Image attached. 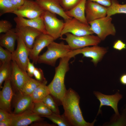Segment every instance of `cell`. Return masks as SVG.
Masks as SVG:
<instances>
[{
  "label": "cell",
  "instance_id": "cell-40",
  "mask_svg": "<svg viewBox=\"0 0 126 126\" xmlns=\"http://www.w3.org/2000/svg\"><path fill=\"white\" fill-rule=\"evenodd\" d=\"M11 117L0 121V126H11Z\"/></svg>",
  "mask_w": 126,
  "mask_h": 126
},
{
  "label": "cell",
  "instance_id": "cell-10",
  "mask_svg": "<svg viewBox=\"0 0 126 126\" xmlns=\"http://www.w3.org/2000/svg\"><path fill=\"white\" fill-rule=\"evenodd\" d=\"M17 41L16 49L12 53V60L15 61L20 68L26 72L30 49L20 37H18Z\"/></svg>",
  "mask_w": 126,
  "mask_h": 126
},
{
  "label": "cell",
  "instance_id": "cell-4",
  "mask_svg": "<svg viewBox=\"0 0 126 126\" xmlns=\"http://www.w3.org/2000/svg\"><path fill=\"white\" fill-rule=\"evenodd\" d=\"M111 17L106 16L88 23L91 30L101 41L108 35H115L116 30Z\"/></svg>",
  "mask_w": 126,
  "mask_h": 126
},
{
  "label": "cell",
  "instance_id": "cell-37",
  "mask_svg": "<svg viewBox=\"0 0 126 126\" xmlns=\"http://www.w3.org/2000/svg\"><path fill=\"white\" fill-rule=\"evenodd\" d=\"M12 114L0 108V121L11 118Z\"/></svg>",
  "mask_w": 126,
  "mask_h": 126
},
{
  "label": "cell",
  "instance_id": "cell-12",
  "mask_svg": "<svg viewBox=\"0 0 126 126\" xmlns=\"http://www.w3.org/2000/svg\"><path fill=\"white\" fill-rule=\"evenodd\" d=\"M54 40L50 35L43 33L36 37L32 48L30 49L29 56V58L34 63L36 64L38 63L39 54L42 49Z\"/></svg>",
  "mask_w": 126,
  "mask_h": 126
},
{
  "label": "cell",
  "instance_id": "cell-29",
  "mask_svg": "<svg viewBox=\"0 0 126 126\" xmlns=\"http://www.w3.org/2000/svg\"><path fill=\"white\" fill-rule=\"evenodd\" d=\"M46 117L53 123L59 126H70V125L62 115L53 113L50 115L42 116Z\"/></svg>",
  "mask_w": 126,
  "mask_h": 126
},
{
  "label": "cell",
  "instance_id": "cell-26",
  "mask_svg": "<svg viewBox=\"0 0 126 126\" xmlns=\"http://www.w3.org/2000/svg\"><path fill=\"white\" fill-rule=\"evenodd\" d=\"M42 82L31 77L25 84L20 93L30 95Z\"/></svg>",
  "mask_w": 126,
  "mask_h": 126
},
{
  "label": "cell",
  "instance_id": "cell-39",
  "mask_svg": "<svg viewBox=\"0 0 126 126\" xmlns=\"http://www.w3.org/2000/svg\"><path fill=\"white\" fill-rule=\"evenodd\" d=\"M14 6L17 9L20 8L24 4L25 0H10Z\"/></svg>",
  "mask_w": 126,
  "mask_h": 126
},
{
  "label": "cell",
  "instance_id": "cell-2",
  "mask_svg": "<svg viewBox=\"0 0 126 126\" xmlns=\"http://www.w3.org/2000/svg\"><path fill=\"white\" fill-rule=\"evenodd\" d=\"M72 58L71 55L68 54L60 59L59 64L55 68L53 79L47 86L50 94L58 105H62L67 91L64 84L65 77L66 73L69 69V61Z\"/></svg>",
  "mask_w": 126,
  "mask_h": 126
},
{
  "label": "cell",
  "instance_id": "cell-25",
  "mask_svg": "<svg viewBox=\"0 0 126 126\" xmlns=\"http://www.w3.org/2000/svg\"><path fill=\"white\" fill-rule=\"evenodd\" d=\"M31 109L34 113L42 116L50 115L52 113L43 101L33 102Z\"/></svg>",
  "mask_w": 126,
  "mask_h": 126
},
{
  "label": "cell",
  "instance_id": "cell-33",
  "mask_svg": "<svg viewBox=\"0 0 126 126\" xmlns=\"http://www.w3.org/2000/svg\"><path fill=\"white\" fill-rule=\"evenodd\" d=\"M12 25L9 21L2 20L0 21V33H5L12 29Z\"/></svg>",
  "mask_w": 126,
  "mask_h": 126
},
{
  "label": "cell",
  "instance_id": "cell-20",
  "mask_svg": "<svg viewBox=\"0 0 126 126\" xmlns=\"http://www.w3.org/2000/svg\"><path fill=\"white\" fill-rule=\"evenodd\" d=\"M18 37L15 28H12L0 36V46L5 48L12 53L15 50V41Z\"/></svg>",
  "mask_w": 126,
  "mask_h": 126
},
{
  "label": "cell",
  "instance_id": "cell-21",
  "mask_svg": "<svg viewBox=\"0 0 126 126\" xmlns=\"http://www.w3.org/2000/svg\"><path fill=\"white\" fill-rule=\"evenodd\" d=\"M19 93L20 96L17 98L15 105L14 113L15 114L21 113L30 108L33 103L30 95Z\"/></svg>",
  "mask_w": 126,
  "mask_h": 126
},
{
  "label": "cell",
  "instance_id": "cell-8",
  "mask_svg": "<svg viewBox=\"0 0 126 126\" xmlns=\"http://www.w3.org/2000/svg\"><path fill=\"white\" fill-rule=\"evenodd\" d=\"M107 52L106 48L95 45L71 50L68 53L73 57L77 54H82L83 57L91 58V61L96 65L101 60Z\"/></svg>",
  "mask_w": 126,
  "mask_h": 126
},
{
  "label": "cell",
  "instance_id": "cell-35",
  "mask_svg": "<svg viewBox=\"0 0 126 126\" xmlns=\"http://www.w3.org/2000/svg\"><path fill=\"white\" fill-rule=\"evenodd\" d=\"M113 48L117 50L121 51L126 49V44L121 40H118L114 43Z\"/></svg>",
  "mask_w": 126,
  "mask_h": 126
},
{
  "label": "cell",
  "instance_id": "cell-3",
  "mask_svg": "<svg viewBox=\"0 0 126 126\" xmlns=\"http://www.w3.org/2000/svg\"><path fill=\"white\" fill-rule=\"evenodd\" d=\"M46 51L39 56L38 63L55 66L57 60L67 55L71 50L69 46L63 42H52L47 46Z\"/></svg>",
  "mask_w": 126,
  "mask_h": 126
},
{
  "label": "cell",
  "instance_id": "cell-1",
  "mask_svg": "<svg viewBox=\"0 0 126 126\" xmlns=\"http://www.w3.org/2000/svg\"><path fill=\"white\" fill-rule=\"evenodd\" d=\"M80 97L78 94L70 88L67 90L62 102L64 112L62 115L70 126H92L96 121L86 122L83 117L79 106Z\"/></svg>",
  "mask_w": 126,
  "mask_h": 126
},
{
  "label": "cell",
  "instance_id": "cell-5",
  "mask_svg": "<svg viewBox=\"0 0 126 126\" xmlns=\"http://www.w3.org/2000/svg\"><path fill=\"white\" fill-rule=\"evenodd\" d=\"M42 16L47 34L54 40L61 37L64 22L58 18L56 14L47 11H44Z\"/></svg>",
  "mask_w": 126,
  "mask_h": 126
},
{
  "label": "cell",
  "instance_id": "cell-41",
  "mask_svg": "<svg viewBox=\"0 0 126 126\" xmlns=\"http://www.w3.org/2000/svg\"><path fill=\"white\" fill-rule=\"evenodd\" d=\"M41 121L37 122L31 125V126H56L54 124H50L46 122H41Z\"/></svg>",
  "mask_w": 126,
  "mask_h": 126
},
{
  "label": "cell",
  "instance_id": "cell-7",
  "mask_svg": "<svg viewBox=\"0 0 126 126\" xmlns=\"http://www.w3.org/2000/svg\"><path fill=\"white\" fill-rule=\"evenodd\" d=\"M64 26L61 33V37L68 33L77 36H82L93 34L89 24L84 23L74 18L64 20Z\"/></svg>",
  "mask_w": 126,
  "mask_h": 126
},
{
  "label": "cell",
  "instance_id": "cell-31",
  "mask_svg": "<svg viewBox=\"0 0 126 126\" xmlns=\"http://www.w3.org/2000/svg\"><path fill=\"white\" fill-rule=\"evenodd\" d=\"M65 11L70 10L77 5L81 0H58Z\"/></svg>",
  "mask_w": 126,
  "mask_h": 126
},
{
  "label": "cell",
  "instance_id": "cell-27",
  "mask_svg": "<svg viewBox=\"0 0 126 126\" xmlns=\"http://www.w3.org/2000/svg\"><path fill=\"white\" fill-rule=\"evenodd\" d=\"M12 71L11 62H5L1 64L0 68V87L2 88L3 83L10 77Z\"/></svg>",
  "mask_w": 126,
  "mask_h": 126
},
{
  "label": "cell",
  "instance_id": "cell-9",
  "mask_svg": "<svg viewBox=\"0 0 126 126\" xmlns=\"http://www.w3.org/2000/svg\"><path fill=\"white\" fill-rule=\"evenodd\" d=\"M44 11L35 0H25L23 5L12 13L17 16L34 19L42 16Z\"/></svg>",
  "mask_w": 126,
  "mask_h": 126
},
{
  "label": "cell",
  "instance_id": "cell-15",
  "mask_svg": "<svg viewBox=\"0 0 126 126\" xmlns=\"http://www.w3.org/2000/svg\"><path fill=\"white\" fill-rule=\"evenodd\" d=\"M94 93L100 102L97 115L101 113L102 107L104 105L111 107L114 110L116 114L119 115L118 105L119 102L122 98V95L121 94L118 92L115 94L111 95L104 94L97 91H94Z\"/></svg>",
  "mask_w": 126,
  "mask_h": 126
},
{
  "label": "cell",
  "instance_id": "cell-30",
  "mask_svg": "<svg viewBox=\"0 0 126 126\" xmlns=\"http://www.w3.org/2000/svg\"><path fill=\"white\" fill-rule=\"evenodd\" d=\"M42 101L53 113L60 114L58 105L50 94L47 96Z\"/></svg>",
  "mask_w": 126,
  "mask_h": 126
},
{
  "label": "cell",
  "instance_id": "cell-13",
  "mask_svg": "<svg viewBox=\"0 0 126 126\" xmlns=\"http://www.w3.org/2000/svg\"><path fill=\"white\" fill-rule=\"evenodd\" d=\"M11 118V126H26L33 122L43 120L40 115L33 112L31 107L21 113L12 114Z\"/></svg>",
  "mask_w": 126,
  "mask_h": 126
},
{
  "label": "cell",
  "instance_id": "cell-17",
  "mask_svg": "<svg viewBox=\"0 0 126 126\" xmlns=\"http://www.w3.org/2000/svg\"><path fill=\"white\" fill-rule=\"evenodd\" d=\"M10 78L5 81L4 86L0 91V108L11 113V103L14 93Z\"/></svg>",
  "mask_w": 126,
  "mask_h": 126
},
{
  "label": "cell",
  "instance_id": "cell-36",
  "mask_svg": "<svg viewBox=\"0 0 126 126\" xmlns=\"http://www.w3.org/2000/svg\"><path fill=\"white\" fill-rule=\"evenodd\" d=\"M34 64L33 62H31L29 59H28L26 68V71L28 76L30 77L34 76V73L35 68Z\"/></svg>",
  "mask_w": 126,
  "mask_h": 126
},
{
  "label": "cell",
  "instance_id": "cell-24",
  "mask_svg": "<svg viewBox=\"0 0 126 126\" xmlns=\"http://www.w3.org/2000/svg\"><path fill=\"white\" fill-rule=\"evenodd\" d=\"M106 8L108 16L111 17L118 14H126V4H120L117 0H111L110 6Z\"/></svg>",
  "mask_w": 126,
  "mask_h": 126
},
{
  "label": "cell",
  "instance_id": "cell-11",
  "mask_svg": "<svg viewBox=\"0 0 126 126\" xmlns=\"http://www.w3.org/2000/svg\"><path fill=\"white\" fill-rule=\"evenodd\" d=\"M11 73L10 80L12 87L20 93L25 83L31 77L26 72L21 69L16 62H11Z\"/></svg>",
  "mask_w": 126,
  "mask_h": 126
},
{
  "label": "cell",
  "instance_id": "cell-28",
  "mask_svg": "<svg viewBox=\"0 0 126 126\" xmlns=\"http://www.w3.org/2000/svg\"><path fill=\"white\" fill-rule=\"evenodd\" d=\"M17 10L10 0H0V16L6 13H12Z\"/></svg>",
  "mask_w": 126,
  "mask_h": 126
},
{
  "label": "cell",
  "instance_id": "cell-19",
  "mask_svg": "<svg viewBox=\"0 0 126 126\" xmlns=\"http://www.w3.org/2000/svg\"><path fill=\"white\" fill-rule=\"evenodd\" d=\"M16 25V27L28 26L36 28L42 33L46 34L42 16L34 19H26L17 16L14 18Z\"/></svg>",
  "mask_w": 126,
  "mask_h": 126
},
{
  "label": "cell",
  "instance_id": "cell-14",
  "mask_svg": "<svg viewBox=\"0 0 126 126\" xmlns=\"http://www.w3.org/2000/svg\"><path fill=\"white\" fill-rule=\"evenodd\" d=\"M85 13L88 23L107 16L106 7L88 0L86 3Z\"/></svg>",
  "mask_w": 126,
  "mask_h": 126
},
{
  "label": "cell",
  "instance_id": "cell-22",
  "mask_svg": "<svg viewBox=\"0 0 126 126\" xmlns=\"http://www.w3.org/2000/svg\"><path fill=\"white\" fill-rule=\"evenodd\" d=\"M87 0H81L77 5L71 9L65 11L66 15L72 18H74L81 22L88 24L85 17V5Z\"/></svg>",
  "mask_w": 126,
  "mask_h": 126
},
{
  "label": "cell",
  "instance_id": "cell-16",
  "mask_svg": "<svg viewBox=\"0 0 126 126\" xmlns=\"http://www.w3.org/2000/svg\"><path fill=\"white\" fill-rule=\"evenodd\" d=\"M15 31L30 49L32 47L36 37L42 32L35 28L28 26L16 27Z\"/></svg>",
  "mask_w": 126,
  "mask_h": 126
},
{
  "label": "cell",
  "instance_id": "cell-23",
  "mask_svg": "<svg viewBox=\"0 0 126 126\" xmlns=\"http://www.w3.org/2000/svg\"><path fill=\"white\" fill-rule=\"evenodd\" d=\"M46 80L42 82L34 90L30 96L33 102L42 101L44 98L50 94Z\"/></svg>",
  "mask_w": 126,
  "mask_h": 126
},
{
  "label": "cell",
  "instance_id": "cell-42",
  "mask_svg": "<svg viewBox=\"0 0 126 126\" xmlns=\"http://www.w3.org/2000/svg\"><path fill=\"white\" fill-rule=\"evenodd\" d=\"M119 81L122 84L126 85V74H123L121 76Z\"/></svg>",
  "mask_w": 126,
  "mask_h": 126
},
{
  "label": "cell",
  "instance_id": "cell-34",
  "mask_svg": "<svg viewBox=\"0 0 126 126\" xmlns=\"http://www.w3.org/2000/svg\"><path fill=\"white\" fill-rule=\"evenodd\" d=\"M34 76L35 79L41 82L46 80L44 77L42 70L40 68L35 67L34 73Z\"/></svg>",
  "mask_w": 126,
  "mask_h": 126
},
{
  "label": "cell",
  "instance_id": "cell-32",
  "mask_svg": "<svg viewBox=\"0 0 126 126\" xmlns=\"http://www.w3.org/2000/svg\"><path fill=\"white\" fill-rule=\"evenodd\" d=\"M0 60L1 64L12 60V53L7 49L0 46Z\"/></svg>",
  "mask_w": 126,
  "mask_h": 126
},
{
  "label": "cell",
  "instance_id": "cell-6",
  "mask_svg": "<svg viewBox=\"0 0 126 126\" xmlns=\"http://www.w3.org/2000/svg\"><path fill=\"white\" fill-rule=\"evenodd\" d=\"M66 37L61 39L67 42L71 50L78 49L90 46L98 45L101 41L97 36L89 35L82 36H77L70 33L65 34Z\"/></svg>",
  "mask_w": 126,
  "mask_h": 126
},
{
  "label": "cell",
  "instance_id": "cell-38",
  "mask_svg": "<svg viewBox=\"0 0 126 126\" xmlns=\"http://www.w3.org/2000/svg\"><path fill=\"white\" fill-rule=\"evenodd\" d=\"M96 2L105 7L109 6L111 3V0H88Z\"/></svg>",
  "mask_w": 126,
  "mask_h": 126
},
{
  "label": "cell",
  "instance_id": "cell-18",
  "mask_svg": "<svg viewBox=\"0 0 126 126\" xmlns=\"http://www.w3.org/2000/svg\"><path fill=\"white\" fill-rule=\"evenodd\" d=\"M44 10L57 14L64 20L70 18L61 7L58 0H34Z\"/></svg>",
  "mask_w": 126,
  "mask_h": 126
}]
</instances>
